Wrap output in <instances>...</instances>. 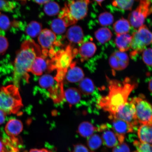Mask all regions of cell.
Instances as JSON below:
<instances>
[{
    "label": "cell",
    "mask_w": 152,
    "mask_h": 152,
    "mask_svg": "<svg viewBox=\"0 0 152 152\" xmlns=\"http://www.w3.org/2000/svg\"><path fill=\"white\" fill-rule=\"evenodd\" d=\"M109 92L102 96L98 102L99 108L109 114L113 118L119 108L128 101L131 93L137 87L138 83L135 80L126 77L123 81L108 79Z\"/></svg>",
    "instance_id": "obj_1"
},
{
    "label": "cell",
    "mask_w": 152,
    "mask_h": 152,
    "mask_svg": "<svg viewBox=\"0 0 152 152\" xmlns=\"http://www.w3.org/2000/svg\"><path fill=\"white\" fill-rule=\"evenodd\" d=\"M43 56L39 45L33 40L26 39L21 45L14 62L13 80L14 85L18 87L22 80L28 83V72L37 56Z\"/></svg>",
    "instance_id": "obj_2"
},
{
    "label": "cell",
    "mask_w": 152,
    "mask_h": 152,
    "mask_svg": "<svg viewBox=\"0 0 152 152\" xmlns=\"http://www.w3.org/2000/svg\"><path fill=\"white\" fill-rule=\"evenodd\" d=\"M23 106L18 87L10 85L0 88V110L6 115L17 114Z\"/></svg>",
    "instance_id": "obj_3"
},
{
    "label": "cell",
    "mask_w": 152,
    "mask_h": 152,
    "mask_svg": "<svg viewBox=\"0 0 152 152\" xmlns=\"http://www.w3.org/2000/svg\"><path fill=\"white\" fill-rule=\"evenodd\" d=\"M78 52L77 49H73L69 45L64 50L54 53L52 59L48 60V70L57 69L67 72L72 61Z\"/></svg>",
    "instance_id": "obj_4"
},
{
    "label": "cell",
    "mask_w": 152,
    "mask_h": 152,
    "mask_svg": "<svg viewBox=\"0 0 152 152\" xmlns=\"http://www.w3.org/2000/svg\"><path fill=\"white\" fill-rule=\"evenodd\" d=\"M152 43V32L145 25L140 26L133 33L130 48L132 51L131 56L134 57L142 52Z\"/></svg>",
    "instance_id": "obj_5"
},
{
    "label": "cell",
    "mask_w": 152,
    "mask_h": 152,
    "mask_svg": "<svg viewBox=\"0 0 152 152\" xmlns=\"http://www.w3.org/2000/svg\"><path fill=\"white\" fill-rule=\"evenodd\" d=\"M139 3L136 8L130 13L128 20L135 29L144 25L146 19L152 14V0H139Z\"/></svg>",
    "instance_id": "obj_6"
},
{
    "label": "cell",
    "mask_w": 152,
    "mask_h": 152,
    "mask_svg": "<svg viewBox=\"0 0 152 152\" xmlns=\"http://www.w3.org/2000/svg\"><path fill=\"white\" fill-rule=\"evenodd\" d=\"M135 106L137 119L141 124L152 125V106L142 94L131 99Z\"/></svg>",
    "instance_id": "obj_7"
},
{
    "label": "cell",
    "mask_w": 152,
    "mask_h": 152,
    "mask_svg": "<svg viewBox=\"0 0 152 152\" xmlns=\"http://www.w3.org/2000/svg\"><path fill=\"white\" fill-rule=\"evenodd\" d=\"M91 0H69L65 7L68 14L76 22L86 17Z\"/></svg>",
    "instance_id": "obj_8"
},
{
    "label": "cell",
    "mask_w": 152,
    "mask_h": 152,
    "mask_svg": "<svg viewBox=\"0 0 152 152\" xmlns=\"http://www.w3.org/2000/svg\"><path fill=\"white\" fill-rule=\"evenodd\" d=\"M98 132H102V142L108 147H115L124 141L125 137L117 134L112 125L108 124L101 125L98 127Z\"/></svg>",
    "instance_id": "obj_9"
},
{
    "label": "cell",
    "mask_w": 152,
    "mask_h": 152,
    "mask_svg": "<svg viewBox=\"0 0 152 152\" xmlns=\"http://www.w3.org/2000/svg\"><path fill=\"white\" fill-rule=\"evenodd\" d=\"M113 118L122 120L136 127L139 123L136 117L135 106L132 100L128 101L119 108L111 119Z\"/></svg>",
    "instance_id": "obj_10"
},
{
    "label": "cell",
    "mask_w": 152,
    "mask_h": 152,
    "mask_svg": "<svg viewBox=\"0 0 152 152\" xmlns=\"http://www.w3.org/2000/svg\"><path fill=\"white\" fill-rule=\"evenodd\" d=\"M38 42L43 49L42 53L44 56H48L49 51L56 45V37L52 30L45 28L42 30L38 37Z\"/></svg>",
    "instance_id": "obj_11"
},
{
    "label": "cell",
    "mask_w": 152,
    "mask_h": 152,
    "mask_svg": "<svg viewBox=\"0 0 152 152\" xmlns=\"http://www.w3.org/2000/svg\"><path fill=\"white\" fill-rule=\"evenodd\" d=\"M110 66L116 71H121L129 65V58L126 53L115 51L110 56L109 60Z\"/></svg>",
    "instance_id": "obj_12"
},
{
    "label": "cell",
    "mask_w": 152,
    "mask_h": 152,
    "mask_svg": "<svg viewBox=\"0 0 152 152\" xmlns=\"http://www.w3.org/2000/svg\"><path fill=\"white\" fill-rule=\"evenodd\" d=\"M111 119L113 121L112 126L113 130L119 135L125 137L128 133L134 132L136 128L122 120L117 118Z\"/></svg>",
    "instance_id": "obj_13"
},
{
    "label": "cell",
    "mask_w": 152,
    "mask_h": 152,
    "mask_svg": "<svg viewBox=\"0 0 152 152\" xmlns=\"http://www.w3.org/2000/svg\"><path fill=\"white\" fill-rule=\"evenodd\" d=\"M23 124L22 121L16 119H11L7 123L5 128L6 134L10 137H16L22 132Z\"/></svg>",
    "instance_id": "obj_14"
},
{
    "label": "cell",
    "mask_w": 152,
    "mask_h": 152,
    "mask_svg": "<svg viewBox=\"0 0 152 152\" xmlns=\"http://www.w3.org/2000/svg\"><path fill=\"white\" fill-rule=\"evenodd\" d=\"M66 37L70 42L80 44L83 42L84 35L82 28L78 26H71L67 30Z\"/></svg>",
    "instance_id": "obj_15"
},
{
    "label": "cell",
    "mask_w": 152,
    "mask_h": 152,
    "mask_svg": "<svg viewBox=\"0 0 152 152\" xmlns=\"http://www.w3.org/2000/svg\"><path fill=\"white\" fill-rule=\"evenodd\" d=\"M43 56H38L35 58L30 69V72L37 76L41 75L48 68V60Z\"/></svg>",
    "instance_id": "obj_16"
},
{
    "label": "cell",
    "mask_w": 152,
    "mask_h": 152,
    "mask_svg": "<svg viewBox=\"0 0 152 152\" xmlns=\"http://www.w3.org/2000/svg\"><path fill=\"white\" fill-rule=\"evenodd\" d=\"M70 66V68L66 72V75L68 81L71 83H77L84 78V74L81 68L75 66L74 63H72Z\"/></svg>",
    "instance_id": "obj_17"
},
{
    "label": "cell",
    "mask_w": 152,
    "mask_h": 152,
    "mask_svg": "<svg viewBox=\"0 0 152 152\" xmlns=\"http://www.w3.org/2000/svg\"><path fill=\"white\" fill-rule=\"evenodd\" d=\"M96 50L95 44L91 41L83 43L79 48V52L82 60L85 61L94 56Z\"/></svg>",
    "instance_id": "obj_18"
},
{
    "label": "cell",
    "mask_w": 152,
    "mask_h": 152,
    "mask_svg": "<svg viewBox=\"0 0 152 152\" xmlns=\"http://www.w3.org/2000/svg\"><path fill=\"white\" fill-rule=\"evenodd\" d=\"M132 38V36L128 33L117 35L115 42L119 51L125 52L130 49Z\"/></svg>",
    "instance_id": "obj_19"
},
{
    "label": "cell",
    "mask_w": 152,
    "mask_h": 152,
    "mask_svg": "<svg viewBox=\"0 0 152 152\" xmlns=\"http://www.w3.org/2000/svg\"><path fill=\"white\" fill-rule=\"evenodd\" d=\"M137 134L140 142L152 144V125L141 124Z\"/></svg>",
    "instance_id": "obj_20"
},
{
    "label": "cell",
    "mask_w": 152,
    "mask_h": 152,
    "mask_svg": "<svg viewBox=\"0 0 152 152\" xmlns=\"http://www.w3.org/2000/svg\"><path fill=\"white\" fill-rule=\"evenodd\" d=\"M63 83L57 82L56 86L48 90L49 96L55 103L61 102L64 98Z\"/></svg>",
    "instance_id": "obj_21"
},
{
    "label": "cell",
    "mask_w": 152,
    "mask_h": 152,
    "mask_svg": "<svg viewBox=\"0 0 152 152\" xmlns=\"http://www.w3.org/2000/svg\"><path fill=\"white\" fill-rule=\"evenodd\" d=\"M64 98L70 106L74 105L79 102L81 99L80 91L75 88H70L64 92Z\"/></svg>",
    "instance_id": "obj_22"
},
{
    "label": "cell",
    "mask_w": 152,
    "mask_h": 152,
    "mask_svg": "<svg viewBox=\"0 0 152 152\" xmlns=\"http://www.w3.org/2000/svg\"><path fill=\"white\" fill-rule=\"evenodd\" d=\"M79 134L83 137L88 138L95 132H98V127H95L88 121H83L79 125Z\"/></svg>",
    "instance_id": "obj_23"
},
{
    "label": "cell",
    "mask_w": 152,
    "mask_h": 152,
    "mask_svg": "<svg viewBox=\"0 0 152 152\" xmlns=\"http://www.w3.org/2000/svg\"><path fill=\"white\" fill-rule=\"evenodd\" d=\"M130 28L131 25L129 20L123 18L117 21L113 25V30L117 35L128 33Z\"/></svg>",
    "instance_id": "obj_24"
},
{
    "label": "cell",
    "mask_w": 152,
    "mask_h": 152,
    "mask_svg": "<svg viewBox=\"0 0 152 152\" xmlns=\"http://www.w3.org/2000/svg\"><path fill=\"white\" fill-rule=\"evenodd\" d=\"M95 37L99 42L104 44L109 41L113 37V34L109 28L102 27L95 32Z\"/></svg>",
    "instance_id": "obj_25"
},
{
    "label": "cell",
    "mask_w": 152,
    "mask_h": 152,
    "mask_svg": "<svg viewBox=\"0 0 152 152\" xmlns=\"http://www.w3.org/2000/svg\"><path fill=\"white\" fill-rule=\"evenodd\" d=\"M95 85L92 80L88 78H84L80 82L79 91L86 95L92 94L95 90Z\"/></svg>",
    "instance_id": "obj_26"
},
{
    "label": "cell",
    "mask_w": 152,
    "mask_h": 152,
    "mask_svg": "<svg viewBox=\"0 0 152 152\" xmlns=\"http://www.w3.org/2000/svg\"><path fill=\"white\" fill-rule=\"evenodd\" d=\"M42 30V25L37 21H32L26 28V34L31 37H35L39 35Z\"/></svg>",
    "instance_id": "obj_27"
},
{
    "label": "cell",
    "mask_w": 152,
    "mask_h": 152,
    "mask_svg": "<svg viewBox=\"0 0 152 152\" xmlns=\"http://www.w3.org/2000/svg\"><path fill=\"white\" fill-rule=\"evenodd\" d=\"M50 27L52 31L55 34H61L65 32L67 26L62 19L58 18L52 21Z\"/></svg>",
    "instance_id": "obj_28"
},
{
    "label": "cell",
    "mask_w": 152,
    "mask_h": 152,
    "mask_svg": "<svg viewBox=\"0 0 152 152\" xmlns=\"http://www.w3.org/2000/svg\"><path fill=\"white\" fill-rule=\"evenodd\" d=\"M139 0H113V6L124 10H131L135 2Z\"/></svg>",
    "instance_id": "obj_29"
},
{
    "label": "cell",
    "mask_w": 152,
    "mask_h": 152,
    "mask_svg": "<svg viewBox=\"0 0 152 152\" xmlns=\"http://www.w3.org/2000/svg\"><path fill=\"white\" fill-rule=\"evenodd\" d=\"M60 10L59 5L56 2L53 1H50L45 4L44 7V11L45 14L50 16L58 14Z\"/></svg>",
    "instance_id": "obj_30"
},
{
    "label": "cell",
    "mask_w": 152,
    "mask_h": 152,
    "mask_svg": "<svg viewBox=\"0 0 152 152\" xmlns=\"http://www.w3.org/2000/svg\"><path fill=\"white\" fill-rule=\"evenodd\" d=\"M56 81L55 78L52 75H45L40 78L39 83L42 88L47 89L49 90L54 86Z\"/></svg>",
    "instance_id": "obj_31"
},
{
    "label": "cell",
    "mask_w": 152,
    "mask_h": 152,
    "mask_svg": "<svg viewBox=\"0 0 152 152\" xmlns=\"http://www.w3.org/2000/svg\"><path fill=\"white\" fill-rule=\"evenodd\" d=\"M88 138L87 145L91 151H96L102 145V138L97 134H93Z\"/></svg>",
    "instance_id": "obj_32"
},
{
    "label": "cell",
    "mask_w": 152,
    "mask_h": 152,
    "mask_svg": "<svg viewBox=\"0 0 152 152\" xmlns=\"http://www.w3.org/2000/svg\"><path fill=\"white\" fill-rule=\"evenodd\" d=\"M12 23L7 15L0 12V35H3L5 31L11 29Z\"/></svg>",
    "instance_id": "obj_33"
},
{
    "label": "cell",
    "mask_w": 152,
    "mask_h": 152,
    "mask_svg": "<svg viewBox=\"0 0 152 152\" xmlns=\"http://www.w3.org/2000/svg\"><path fill=\"white\" fill-rule=\"evenodd\" d=\"M98 22L102 26L111 25L114 21V17L111 13L104 12L101 13L98 16Z\"/></svg>",
    "instance_id": "obj_34"
},
{
    "label": "cell",
    "mask_w": 152,
    "mask_h": 152,
    "mask_svg": "<svg viewBox=\"0 0 152 152\" xmlns=\"http://www.w3.org/2000/svg\"><path fill=\"white\" fill-rule=\"evenodd\" d=\"M16 7V3L15 1L0 0V11L12 12Z\"/></svg>",
    "instance_id": "obj_35"
},
{
    "label": "cell",
    "mask_w": 152,
    "mask_h": 152,
    "mask_svg": "<svg viewBox=\"0 0 152 152\" xmlns=\"http://www.w3.org/2000/svg\"><path fill=\"white\" fill-rule=\"evenodd\" d=\"M15 147L8 140L4 139L0 140V152H13Z\"/></svg>",
    "instance_id": "obj_36"
},
{
    "label": "cell",
    "mask_w": 152,
    "mask_h": 152,
    "mask_svg": "<svg viewBox=\"0 0 152 152\" xmlns=\"http://www.w3.org/2000/svg\"><path fill=\"white\" fill-rule=\"evenodd\" d=\"M142 58L146 64L152 66V48L145 49L142 52Z\"/></svg>",
    "instance_id": "obj_37"
},
{
    "label": "cell",
    "mask_w": 152,
    "mask_h": 152,
    "mask_svg": "<svg viewBox=\"0 0 152 152\" xmlns=\"http://www.w3.org/2000/svg\"><path fill=\"white\" fill-rule=\"evenodd\" d=\"M8 46V42L7 38L3 35H0V54H4Z\"/></svg>",
    "instance_id": "obj_38"
},
{
    "label": "cell",
    "mask_w": 152,
    "mask_h": 152,
    "mask_svg": "<svg viewBox=\"0 0 152 152\" xmlns=\"http://www.w3.org/2000/svg\"><path fill=\"white\" fill-rule=\"evenodd\" d=\"M113 152H130V149L127 144L123 142L114 147Z\"/></svg>",
    "instance_id": "obj_39"
},
{
    "label": "cell",
    "mask_w": 152,
    "mask_h": 152,
    "mask_svg": "<svg viewBox=\"0 0 152 152\" xmlns=\"http://www.w3.org/2000/svg\"><path fill=\"white\" fill-rule=\"evenodd\" d=\"M73 152H90L87 147L83 144H77L74 148Z\"/></svg>",
    "instance_id": "obj_40"
},
{
    "label": "cell",
    "mask_w": 152,
    "mask_h": 152,
    "mask_svg": "<svg viewBox=\"0 0 152 152\" xmlns=\"http://www.w3.org/2000/svg\"><path fill=\"white\" fill-rule=\"evenodd\" d=\"M6 114L4 112L0 110V124L4 122L6 118Z\"/></svg>",
    "instance_id": "obj_41"
},
{
    "label": "cell",
    "mask_w": 152,
    "mask_h": 152,
    "mask_svg": "<svg viewBox=\"0 0 152 152\" xmlns=\"http://www.w3.org/2000/svg\"><path fill=\"white\" fill-rule=\"evenodd\" d=\"M29 152H52L49 150L45 149H34L30 150Z\"/></svg>",
    "instance_id": "obj_42"
},
{
    "label": "cell",
    "mask_w": 152,
    "mask_h": 152,
    "mask_svg": "<svg viewBox=\"0 0 152 152\" xmlns=\"http://www.w3.org/2000/svg\"><path fill=\"white\" fill-rule=\"evenodd\" d=\"M35 2L39 4H45L50 1V0H33Z\"/></svg>",
    "instance_id": "obj_43"
},
{
    "label": "cell",
    "mask_w": 152,
    "mask_h": 152,
    "mask_svg": "<svg viewBox=\"0 0 152 152\" xmlns=\"http://www.w3.org/2000/svg\"><path fill=\"white\" fill-rule=\"evenodd\" d=\"M149 90L152 94V79L149 82Z\"/></svg>",
    "instance_id": "obj_44"
},
{
    "label": "cell",
    "mask_w": 152,
    "mask_h": 152,
    "mask_svg": "<svg viewBox=\"0 0 152 152\" xmlns=\"http://www.w3.org/2000/svg\"><path fill=\"white\" fill-rule=\"evenodd\" d=\"M95 1H96L99 5L100 6H102V2L104 1V0H94Z\"/></svg>",
    "instance_id": "obj_45"
},
{
    "label": "cell",
    "mask_w": 152,
    "mask_h": 152,
    "mask_svg": "<svg viewBox=\"0 0 152 152\" xmlns=\"http://www.w3.org/2000/svg\"><path fill=\"white\" fill-rule=\"evenodd\" d=\"M133 152H152L149 151H140V150H136V151Z\"/></svg>",
    "instance_id": "obj_46"
}]
</instances>
